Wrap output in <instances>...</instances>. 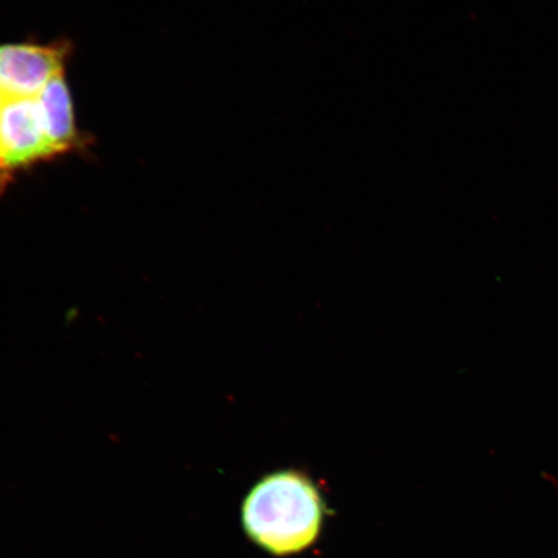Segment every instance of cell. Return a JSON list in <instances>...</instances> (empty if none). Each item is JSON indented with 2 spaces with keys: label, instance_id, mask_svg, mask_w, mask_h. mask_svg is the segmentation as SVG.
<instances>
[{
  "label": "cell",
  "instance_id": "obj_1",
  "mask_svg": "<svg viewBox=\"0 0 558 558\" xmlns=\"http://www.w3.org/2000/svg\"><path fill=\"white\" fill-rule=\"evenodd\" d=\"M326 505L308 474L295 470L268 474L243 501L248 538L267 553L284 557L308 549L323 532Z\"/></svg>",
  "mask_w": 558,
  "mask_h": 558
}]
</instances>
